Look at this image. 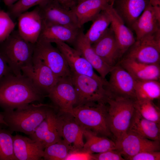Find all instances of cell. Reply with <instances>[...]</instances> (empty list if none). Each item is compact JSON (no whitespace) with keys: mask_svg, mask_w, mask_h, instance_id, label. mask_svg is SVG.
I'll list each match as a JSON object with an SVG mask.
<instances>
[{"mask_svg":"<svg viewBox=\"0 0 160 160\" xmlns=\"http://www.w3.org/2000/svg\"><path fill=\"white\" fill-rule=\"evenodd\" d=\"M46 96L28 78L10 73L0 80V107L9 111L34 102L42 103Z\"/></svg>","mask_w":160,"mask_h":160,"instance_id":"cell-1","label":"cell"},{"mask_svg":"<svg viewBox=\"0 0 160 160\" xmlns=\"http://www.w3.org/2000/svg\"><path fill=\"white\" fill-rule=\"evenodd\" d=\"M52 105L42 103H31L14 110L1 113L8 129L12 133L20 132L29 136L34 132L45 118Z\"/></svg>","mask_w":160,"mask_h":160,"instance_id":"cell-2","label":"cell"},{"mask_svg":"<svg viewBox=\"0 0 160 160\" xmlns=\"http://www.w3.org/2000/svg\"><path fill=\"white\" fill-rule=\"evenodd\" d=\"M35 45L24 39L17 30L0 43V53L14 74H22L23 68L32 64Z\"/></svg>","mask_w":160,"mask_h":160,"instance_id":"cell-3","label":"cell"},{"mask_svg":"<svg viewBox=\"0 0 160 160\" xmlns=\"http://www.w3.org/2000/svg\"><path fill=\"white\" fill-rule=\"evenodd\" d=\"M107 103L89 102L75 106L66 112L84 129L105 137L112 135L108 119Z\"/></svg>","mask_w":160,"mask_h":160,"instance_id":"cell-4","label":"cell"},{"mask_svg":"<svg viewBox=\"0 0 160 160\" xmlns=\"http://www.w3.org/2000/svg\"><path fill=\"white\" fill-rule=\"evenodd\" d=\"M134 101L121 97L108 100V124L115 142L121 139L128 131L135 110Z\"/></svg>","mask_w":160,"mask_h":160,"instance_id":"cell-5","label":"cell"},{"mask_svg":"<svg viewBox=\"0 0 160 160\" xmlns=\"http://www.w3.org/2000/svg\"><path fill=\"white\" fill-rule=\"evenodd\" d=\"M71 79L77 97L76 106L89 102L107 103L111 97L106 84L93 78L71 72Z\"/></svg>","mask_w":160,"mask_h":160,"instance_id":"cell-6","label":"cell"},{"mask_svg":"<svg viewBox=\"0 0 160 160\" xmlns=\"http://www.w3.org/2000/svg\"><path fill=\"white\" fill-rule=\"evenodd\" d=\"M33 58L41 61L60 78L71 76L63 55L51 43L38 40L35 44Z\"/></svg>","mask_w":160,"mask_h":160,"instance_id":"cell-7","label":"cell"},{"mask_svg":"<svg viewBox=\"0 0 160 160\" xmlns=\"http://www.w3.org/2000/svg\"><path fill=\"white\" fill-rule=\"evenodd\" d=\"M105 86L111 97H121L135 100L136 80L125 69L118 64L113 67Z\"/></svg>","mask_w":160,"mask_h":160,"instance_id":"cell-8","label":"cell"},{"mask_svg":"<svg viewBox=\"0 0 160 160\" xmlns=\"http://www.w3.org/2000/svg\"><path fill=\"white\" fill-rule=\"evenodd\" d=\"M56 108L52 105L46 116L29 137L39 143L44 149L62 140L60 122Z\"/></svg>","mask_w":160,"mask_h":160,"instance_id":"cell-9","label":"cell"},{"mask_svg":"<svg viewBox=\"0 0 160 160\" xmlns=\"http://www.w3.org/2000/svg\"><path fill=\"white\" fill-rule=\"evenodd\" d=\"M32 64L23 68L22 74L28 78L46 97L60 78L39 60L33 58Z\"/></svg>","mask_w":160,"mask_h":160,"instance_id":"cell-10","label":"cell"},{"mask_svg":"<svg viewBox=\"0 0 160 160\" xmlns=\"http://www.w3.org/2000/svg\"><path fill=\"white\" fill-rule=\"evenodd\" d=\"M47 97L59 111L66 112L72 109L76 104L77 97L71 76L60 78Z\"/></svg>","mask_w":160,"mask_h":160,"instance_id":"cell-11","label":"cell"},{"mask_svg":"<svg viewBox=\"0 0 160 160\" xmlns=\"http://www.w3.org/2000/svg\"><path fill=\"white\" fill-rule=\"evenodd\" d=\"M115 142L116 149L125 160L142 152L159 151L160 149L159 141L145 138L129 132Z\"/></svg>","mask_w":160,"mask_h":160,"instance_id":"cell-12","label":"cell"},{"mask_svg":"<svg viewBox=\"0 0 160 160\" xmlns=\"http://www.w3.org/2000/svg\"><path fill=\"white\" fill-rule=\"evenodd\" d=\"M64 57L72 73L88 76L106 84L107 81L97 75L91 64L73 48L61 42L55 43Z\"/></svg>","mask_w":160,"mask_h":160,"instance_id":"cell-13","label":"cell"},{"mask_svg":"<svg viewBox=\"0 0 160 160\" xmlns=\"http://www.w3.org/2000/svg\"><path fill=\"white\" fill-rule=\"evenodd\" d=\"M39 7L44 23L81 28L73 10L65 8L55 1L49 0L45 5Z\"/></svg>","mask_w":160,"mask_h":160,"instance_id":"cell-14","label":"cell"},{"mask_svg":"<svg viewBox=\"0 0 160 160\" xmlns=\"http://www.w3.org/2000/svg\"><path fill=\"white\" fill-rule=\"evenodd\" d=\"M131 30L135 33L136 40H160V22L156 19L150 3L134 23Z\"/></svg>","mask_w":160,"mask_h":160,"instance_id":"cell-15","label":"cell"},{"mask_svg":"<svg viewBox=\"0 0 160 160\" xmlns=\"http://www.w3.org/2000/svg\"><path fill=\"white\" fill-rule=\"evenodd\" d=\"M17 18V31L19 34L26 41L33 44L36 43L43 25L39 6L31 11L23 13Z\"/></svg>","mask_w":160,"mask_h":160,"instance_id":"cell-16","label":"cell"},{"mask_svg":"<svg viewBox=\"0 0 160 160\" xmlns=\"http://www.w3.org/2000/svg\"><path fill=\"white\" fill-rule=\"evenodd\" d=\"M124 57L141 63L159 64L160 42L149 40H136Z\"/></svg>","mask_w":160,"mask_h":160,"instance_id":"cell-17","label":"cell"},{"mask_svg":"<svg viewBox=\"0 0 160 160\" xmlns=\"http://www.w3.org/2000/svg\"><path fill=\"white\" fill-rule=\"evenodd\" d=\"M83 57L92 65L103 79L110 73L113 67L105 62L95 52L92 44L89 42L81 28L72 44Z\"/></svg>","mask_w":160,"mask_h":160,"instance_id":"cell-18","label":"cell"},{"mask_svg":"<svg viewBox=\"0 0 160 160\" xmlns=\"http://www.w3.org/2000/svg\"><path fill=\"white\" fill-rule=\"evenodd\" d=\"M60 122V132L62 138L73 149L83 148L84 129L68 113H58Z\"/></svg>","mask_w":160,"mask_h":160,"instance_id":"cell-19","label":"cell"},{"mask_svg":"<svg viewBox=\"0 0 160 160\" xmlns=\"http://www.w3.org/2000/svg\"><path fill=\"white\" fill-rule=\"evenodd\" d=\"M111 19V29L122 56L136 41L132 31L124 23L113 8L111 4L105 8Z\"/></svg>","mask_w":160,"mask_h":160,"instance_id":"cell-20","label":"cell"},{"mask_svg":"<svg viewBox=\"0 0 160 160\" xmlns=\"http://www.w3.org/2000/svg\"><path fill=\"white\" fill-rule=\"evenodd\" d=\"M92 45L96 54L111 67L118 64L122 57L113 33L110 26L105 34Z\"/></svg>","mask_w":160,"mask_h":160,"instance_id":"cell-21","label":"cell"},{"mask_svg":"<svg viewBox=\"0 0 160 160\" xmlns=\"http://www.w3.org/2000/svg\"><path fill=\"white\" fill-rule=\"evenodd\" d=\"M150 3L149 0H113L111 4L125 24L131 30L134 23Z\"/></svg>","mask_w":160,"mask_h":160,"instance_id":"cell-22","label":"cell"},{"mask_svg":"<svg viewBox=\"0 0 160 160\" xmlns=\"http://www.w3.org/2000/svg\"><path fill=\"white\" fill-rule=\"evenodd\" d=\"M13 151L17 160H40L44 149L30 137L16 134L13 136Z\"/></svg>","mask_w":160,"mask_h":160,"instance_id":"cell-23","label":"cell"},{"mask_svg":"<svg viewBox=\"0 0 160 160\" xmlns=\"http://www.w3.org/2000/svg\"><path fill=\"white\" fill-rule=\"evenodd\" d=\"M118 64L127 71L135 80H159V64H147L124 57L122 58Z\"/></svg>","mask_w":160,"mask_h":160,"instance_id":"cell-24","label":"cell"},{"mask_svg":"<svg viewBox=\"0 0 160 160\" xmlns=\"http://www.w3.org/2000/svg\"><path fill=\"white\" fill-rule=\"evenodd\" d=\"M81 28H75L59 24H47L43 22L38 40L51 43L61 42L72 45Z\"/></svg>","mask_w":160,"mask_h":160,"instance_id":"cell-25","label":"cell"},{"mask_svg":"<svg viewBox=\"0 0 160 160\" xmlns=\"http://www.w3.org/2000/svg\"><path fill=\"white\" fill-rule=\"evenodd\" d=\"M111 0H85L78 4L72 9L80 28L85 23L92 21L107 6Z\"/></svg>","mask_w":160,"mask_h":160,"instance_id":"cell-26","label":"cell"},{"mask_svg":"<svg viewBox=\"0 0 160 160\" xmlns=\"http://www.w3.org/2000/svg\"><path fill=\"white\" fill-rule=\"evenodd\" d=\"M160 124L144 118L135 109L128 132L149 140L160 141Z\"/></svg>","mask_w":160,"mask_h":160,"instance_id":"cell-27","label":"cell"},{"mask_svg":"<svg viewBox=\"0 0 160 160\" xmlns=\"http://www.w3.org/2000/svg\"><path fill=\"white\" fill-rule=\"evenodd\" d=\"M84 136L86 142L82 149L92 153L116 149L115 141L106 137L99 135L90 130L84 129Z\"/></svg>","mask_w":160,"mask_h":160,"instance_id":"cell-28","label":"cell"},{"mask_svg":"<svg viewBox=\"0 0 160 160\" xmlns=\"http://www.w3.org/2000/svg\"><path fill=\"white\" fill-rule=\"evenodd\" d=\"M92 21L90 28L85 34L92 45L99 40L106 32L111 23V19L105 8Z\"/></svg>","mask_w":160,"mask_h":160,"instance_id":"cell-29","label":"cell"},{"mask_svg":"<svg viewBox=\"0 0 160 160\" xmlns=\"http://www.w3.org/2000/svg\"><path fill=\"white\" fill-rule=\"evenodd\" d=\"M136 100L153 101L160 97V83L155 80H136Z\"/></svg>","mask_w":160,"mask_h":160,"instance_id":"cell-30","label":"cell"},{"mask_svg":"<svg viewBox=\"0 0 160 160\" xmlns=\"http://www.w3.org/2000/svg\"><path fill=\"white\" fill-rule=\"evenodd\" d=\"M134 105L135 109L143 117L160 124V109L153 101L135 100Z\"/></svg>","mask_w":160,"mask_h":160,"instance_id":"cell-31","label":"cell"},{"mask_svg":"<svg viewBox=\"0 0 160 160\" xmlns=\"http://www.w3.org/2000/svg\"><path fill=\"white\" fill-rule=\"evenodd\" d=\"M12 133L8 129L0 126V160H17L14 153Z\"/></svg>","mask_w":160,"mask_h":160,"instance_id":"cell-32","label":"cell"},{"mask_svg":"<svg viewBox=\"0 0 160 160\" xmlns=\"http://www.w3.org/2000/svg\"><path fill=\"white\" fill-rule=\"evenodd\" d=\"M71 149V147L62 139L45 148L43 158L46 160H65Z\"/></svg>","mask_w":160,"mask_h":160,"instance_id":"cell-33","label":"cell"},{"mask_svg":"<svg viewBox=\"0 0 160 160\" xmlns=\"http://www.w3.org/2000/svg\"><path fill=\"white\" fill-rule=\"evenodd\" d=\"M49 0H18L11 6L9 7L7 12L10 16L14 18L18 16L35 6H42Z\"/></svg>","mask_w":160,"mask_h":160,"instance_id":"cell-34","label":"cell"},{"mask_svg":"<svg viewBox=\"0 0 160 160\" xmlns=\"http://www.w3.org/2000/svg\"><path fill=\"white\" fill-rule=\"evenodd\" d=\"M16 25L9 14L0 9V43L9 36L14 31Z\"/></svg>","mask_w":160,"mask_h":160,"instance_id":"cell-35","label":"cell"},{"mask_svg":"<svg viewBox=\"0 0 160 160\" xmlns=\"http://www.w3.org/2000/svg\"><path fill=\"white\" fill-rule=\"evenodd\" d=\"M93 154L82 148L71 149L65 160H94Z\"/></svg>","mask_w":160,"mask_h":160,"instance_id":"cell-36","label":"cell"},{"mask_svg":"<svg viewBox=\"0 0 160 160\" xmlns=\"http://www.w3.org/2000/svg\"><path fill=\"white\" fill-rule=\"evenodd\" d=\"M94 160H124L121 153L117 150H111L103 152L93 153Z\"/></svg>","mask_w":160,"mask_h":160,"instance_id":"cell-37","label":"cell"},{"mask_svg":"<svg viewBox=\"0 0 160 160\" xmlns=\"http://www.w3.org/2000/svg\"><path fill=\"white\" fill-rule=\"evenodd\" d=\"M128 160H159V151H147L137 153L129 158Z\"/></svg>","mask_w":160,"mask_h":160,"instance_id":"cell-38","label":"cell"},{"mask_svg":"<svg viewBox=\"0 0 160 160\" xmlns=\"http://www.w3.org/2000/svg\"><path fill=\"white\" fill-rule=\"evenodd\" d=\"M11 73L12 72L5 60L0 53V80Z\"/></svg>","mask_w":160,"mask_h":160,"instance_id":"cell-39","label":"cell"},{"mask_svg":"<svg viewBox=\"0 0 160 160\" xmlns=\"http://www.w3.org/2000/svg\"><path fill=\"white\" fill-rule=\"evenodd\" d=\"M57 2L65 8L72 10L76 4V0H53Z\"/></svg>","mask_w":160,"mask_h":160,"instance_id":"cell-40","label":"cell"},{"mask_svg":"<svg viewBox=\"0 0 160 160\" xmlns=\"http://www.w3.org/2000/svg\"><path fill=\"white\" fill-rule=\"evenodd\" d=\"M5 5L9 7L15 3L18 0H3Z\"/></svg>","mask_w":160,"mask_h":160,"instance_id":"cell-41","label":"cell"},{"mask_svg":"<svg viewBox=\"0 0 160 160\" xmlns=\"http://www.w3.org/2000/svg\"><path fill=\"white\" fill-rule=\"evenodd\" d=\"M0 124L7 126V124L4 120V116L1 112L0 113Z\"/></svg>","mask_w":160,"mask_h":160,"instance_id":"cell-42","label":"cell"},{"mask_svg":"<svg viewBox=\"0 0 160 160\" xmlns=\"http://www.w3.org/2000/svg\"><path fill=\"white\" fill-rule=\"evenodd\" d=\"M76 0V4H77L85 0Z\"/></svg>","mask_w":160,"mask_h":160,"instance_id":"cell-43","label":"cell"},{"mask_svg":"<svg viewBox=\"0 0 160 160\" xmlns=\"http://www.w3.org/2000/svg\"><path fill=\"white\" fill-rule=\"evenodd\" d=\"M111 4L113 0H111Z\"/></svg>","mask_w":160,"mask_h":160,"instance_id":"cell-44","label":"cell"},{"mask_svg":"<svg viewBox=\"0 0 160 160\" xmlns=\"http://www.w3.org/2000/svg\"><path fill=\"white\" fill-rule=\"evenodd\" d=\"M0 9H1V8H0Z\"/></svg>","mask_w":160,"mask_h":160,"instance_id":"cell-45","label":"cell"}]
</instances>
